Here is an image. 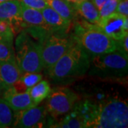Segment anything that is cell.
Returning a JSON list of instances; mask_svg holds the SVG:
<instances>
[{"mask_svg": "<svg viewBox=\"0 0 128 128\" xmlns=\"http://www.w3.org/2000/svg\"><path fill=\"white\" fill-rule=\"evenodd\" d=\"M90 59V76L103 79H121L127 76L128 54L122 50L95 56Z\"/></svg>", "mask_w": 128, "mask_h": 128, "instance_id": "5b68a950", "label": "cell"}, {"mask_svg": "<svg viewBox=\"0 0 128 128\" xmlns=\"http://www.w3.org/2000/svg\"><path fill=\"white\" fill-rule=\"evenodd\" d=\"M91 1L92 2V3L94 4V5L96 6V8L98 9V11H99L101 9V7L103 6V4L108 0H91Z\"/></svg>", "mask_w": 128, "mask_h": 128, "instance_id": "4316f807", "label": "cell"}, {"mask_svg": "<svg viewBox=\"0 0 128 128\" xmlns=\"http://www.w3.org/2000/svg\"><path fill=\"white\" fill-rule=\"evenodd\" d=\"M46 24L54 32H68L73 22L62 17L50 6L41 9Z\"/></svg>", "mask_w": 128, "mask_h": 128, "instance_id": "8fae6325", "label": "cell"}, {"mask_svg": "<svg viewBox=\"0 0 128 128\" xmlns=\"http://www.w3.org/2000/svg\"><path fill=\"white\" fill-rule=\"evenodd\" d=\"M0 60L16 61L13 44L6 41H0Z\"/></svg>", "mask_w": 128, "mask_h": 128, "instance_id": "44dd1931", "label": "cell"}, {"mask_svg": "<svg viewBox=\"0 0 128 128\" xmlns=\"http://www.w3.org/2000/svg\"><path fill=\"white\" fill-rule=\"evenodd\" d=\"M48 6L56 11L62 17L69 21H76L78 16L72 3L66 0H45Z\"/></svg>", "mask_w": 128, "mask_h": 128, "instance_id": "9a60e30c", "label": "cell"}, {"mask_svg": "<svg viewBox=\"0 0 128 128\" xmlns=\"http://www.w3.org/2000/svg\"><path fill=\"white\" fill-rule=\"evenodd\" d=\"M68 115L60 120L58 122H54L50 128H86L85 123L80 119L77 118L72 112H68Z\"/></svg>", "mask_w": 128, "mask_h": 128, "instance_id": "ffe728a7", "label": "cell"}, {"mask_svg": "<svg viewBox=\"0 0 128 128\" xmlns=\"http://www.w3.org/2000/svg\"><path fill=\"white\" fill-rule=\"evenodd\" d=\"M5 1H8V0H0V2H5Z\"/></svg>", "mask_w": 128, "mask_h": 128, "instance_id": "f546056e", "label": "cell"}, {"mask_svg": "<svg viewBox=\"0 0 128 128\" xmlns=\"http://www.w3.org/2000/svg\"><path fill=\"white\" fill-rule=\"evenodd\" d=\"M2 98L4 99L14 111L26 110L36 106L32 100L28 92H18L15 90L13 86L7 88L2 96Z\"/></svg>", "mask_w": 128, "mask_h": 128, "instance_id": "30bf717a", "label": "cell"}, {"mask_svg": "<svg viewBox=\"0 0 128 128\" xmlns=\"http://www.w3.org/2000/svg\"><path fill=\"white\" fill-rule=\"evenodd\" d=\"M21 18L20 0H8L0 2V20L12 22Z\"/></svg>", "mask_w": 128, "mask_h": 128, "instance_id": "2e32d148", "label": "cell"}, {"mask_svg": "<svg viewBox=\"0 0 128 128\" xmlns=\"http://www.w3.org/2000/svg\"><path fill=\"white\" fill-rule=\"evenodd\" d=\"M128 34H127L123 38H122L121 40H120V49L122 51L124 52L125 54L128 53Z\"/></svg>", "mask_w": 128, "mask_h": 128, "instance_id": "484cf974", "label": "cell"}, {"mask_svg": "<svg viewBox=\"0 0 128 128\" xmlns=\"http://www.w3.org/2000/svg\"><path fill=\"white\" fill-rule=\"evenodd\" d=\"M120 0H108L99 10L100 18H102L115 12L116 8Z\"/></svg>", "mask_w": 128, "mask_h": 128, "instance_id": "603a6c76", "label": "cell"}, {"mask_svg": "<svg viewBox=\"0 0 128 128\" xmlns=\"http://www.w3.org/2000/svg\"><path fill=\"white\" fill-rule=\"evenodd\" d=\"M14 112L4 98H0V128L12 127Z\"/></svg>", "mask_w": 128, "mask_h": 128, "instance_id": "d6986e66", "label": "cell"}, {"mask_svg": "<svg viewBox=\"0 0 128 128\" xmlns=\"http://www.w3.org/2000/svg\"><path fill=\"white\" fill-rule=\"evenodd\" d=\"M46 98V110L54 118L68 114L79 100L78 95L66 86L54 87Z\"/></svg>", "mask_w": 128, "mask_h": 128, "instance_id": "52a82bcc", "label": "cell"}, {"mask_svg": "<svg viewBox=\"0 0 128 128\" xmlns=\"http://www.w3.org/2000/svg\"><path fill=\"white\" fill-rule=\"evenodd\" d=\"M11 87V86H10ZM9 86H7L6 84H4V82H2L1 80H0V97H2V96L3 95V93L4 92V91L9 88Z\"/></svg>", "mask_w": 128, "mask_h": 128, "instance_id": "83f0119b", "label": "cell"}, {"mask_svg": "<svg viewBox=\"0 0 128 128\" xmlns=\"http://www.w3.org/2000/svg\"><path fill=\"white\" fill-rule=\"evenodd\" d=\"M15 49L16 61L22 75L24 73H40L44 69L42 43L25 29L16 37Z\"/></svg>", "mask_w": 128, "mask_h": 128, "instance_id": "3957f363", "label": "cell"}, {"mask_svg": "<svg viewBox=\"0 0 128 128\" xmlns=\"http://www.w3.org/2000/svg\"><path fill=\"white\" fill-rule=\"evenodd\" d=\"M76 44L72 34L68 32H52L42 44L44 68H48Z\"/></svg>", "mask_w": 128, "mask_h": 128, "instance_id": "8992f818", "label": "cell"}, {"mask_svg": "<svg viewBox=\"0 0 128 128\" xmlns=\"http://www.w3.org/2000/svg\"><path fill=\"white\" fill-rule=\"evenodd\" d=\"M105 34L116 41H120L128 34V18L117 12H113L100 18L97 24Z\"/></svg>", "mask_w": 128, "mask_h": 128, "instance_id": "9c48e42d", "label": "cell"}, {"mask_svg": "<svg viewBox=\"0 0 128 128\" xmlns=\"http://www.w3.org/2000/svg\"><path fill=\"white\" fill-rule=\"evenodd\" d=\"M0 36L3 41L13 44L14 33L9 21L0 20Z\"/></svg>", "mask_w": 128, "mask_h": 128, "instance_id": "7402d4cb", "label": "cell"}, {"mask_svg": "<svg viewBox=\"0 0 128 128\" xmlns=\"http://www.w3.org/2000/svg\"><path fill=\"white\" fill-rule=\"evenodd\" d=\"M14 118L12 128H32L46 127L48 112L45 106H35L28 109L14 111Z\"/></svg>", "mask_w": 128, "mask_h": 128, "instance_id": "ba28073f", "label": "cell"}, {"mask_svg": "<svg viewBox=\"0 0 128 128\" xmlns=\"http://www.w3.org/2000/svg\"><path fill=\"white\" fill-rule=\"evenodd\" d=\"M51 88L49 82L46 80H41L28 90L32 100L38 105L50 94Z\"/></svg>", "mask_w": 128, "mask_h": 128, "instance_id": "ac0fdd59", "label": "cell"}, {"mask_svg": "<svg viewBox=\"0 0 128 128\" xmlns=\"http://www.w3.org/2000/svg\"><path fill=\"white\" fill-rule=\"evenodd\" d=\"M21 18L22 28L28 26H41L46 24L41 10L26 6L21 2Z\"/></svg>", "mask_w": 128, "mask_h": 128, "instance_id": "5bb4252c", "label": "cell"}, {"mask_svg": "<svg viewBox=\"0 0 128 128\" xmlns=\"http://www.w3.org/2000/svg\"><path fill=\"white\" fill-rule=\"evenodd\" d=\"M21 76L16 61L0 60V80L7 86H12Z\"/></svg>", "mask_w": 128, "mask_h": 128, "instance_id": "4fadbf2b", "label": "cell"}, {"mask_svg": "<svg viewBox=\"0 0 128 128\" xmlns=\"http://www.w3.org/2000/svg\"><path fill=\"white\" fill-rule=\"evenodd\" d=\"M20 2L26 6L38 10L48 6V4L45 0H20Z\"/></svg>", "mask_w": 128, "mask_h": 128, "instance_id": "cb8c5ba5", "label": "cell"}, {"mask_svg": "<svg viewBox=\"0 0 128 128\" xmlns=\"http://www.w3.org/2000/svg\"><path fill=\"white\" fill-rule=\"evenodd\" d=\"M90 59L78 44H74L55 64L46 68V75L54 84H65L84 76L90 68Z\"/></svg>", "mask_w": 128, "mask_h": 128, "instance_id": "6da1fadb", "label": "cell"}, {"mask_svg": "<svg viewBox=\"0 0 128 128\" xmlns=\"http://www.w3.org/2000/svg\"><path fill=\"white\" fill-rule=\"evenodd\" d=\"M115 12L122 15L124 16H128V0H120L116 8Z\"/></svg>", "mask_w": 128, "mask_h": 128, "instance_id": "d4e9b609", "label": "cell"}, {"mask_svg": "<svg viewBox=\"0 0 128 128\" xmlns=\"http://www.w3.org/2000/svg\"><path fill=\"white\" fill-rule=\"evenodd\" d=\"M0 41H2V37L0 36Z\"/></svg>", "mask_w": 128, "mask_h": 128, "instance_id": "4dcf8cb0", "label": "cell"}, {"mask_svg": "<svg viewBox=\"0 0 128 128\" xmlns=\"http://www.w3.org/2000/svg\"><path fill=\"white\" fill-rule=\"evenodd\" d=\"M128 127L127 101L120 98H108L97 102L96 115L90 128H125Z\"/></svg>", "mask_w": 128, "mask_h": 128, "instance_id": "277c9868", "label": "cell"}, {"mask_svg": "<svg viewBox=\"0 0 128 128\" xmlns=\"http://www.w3.org/2000/svg\"><path fill=\"white\" fill-rule=\"evenodd\" d=\"M72 34L76 44L87 53L90 58L97 55L121 50L119 41L108 36L98 25L85 20H76Z\"/></svg>", "mask_w": 128, "mask_h": 128, "instance_id": "7a4b0ae2", "label": "cell"}, {"mask_svg": "<svg viewBox=\"0 0 128 128\" xmlns=\"http://www.w3.org/2000/svg\"><path fill=\"white\" fill-rule=\"evenodd\" d=\"M43 79L40 73H24L18 78L14 85L15 90L18 92L28 91V90Z\"/></svg>", "mask_w": 128, "mask_h": 128, "instance_id": "e0dca14e", "label": "cell"}, {"mask_svg": "<svg viewBox=\"0 0 128 128\" xmlns=\"http://www.w3.org/2000/svg\"><path fill=\"white\" fill-rule=\"evenodd\" d=\"M70 3H77V2H81V1H83V0H66Z\"/></svg>", "mask_w": 128, "mask_h": 128, "instance_id": "f1b7e54d", "label": "cell"}, {"mask_svg": "<svg viewBox=\"0 0 128 128\" xmlns=\"http://www.w3.org/2000/svg\"><path fill=\"white\" fill-rule=\"evenodd\" d=\"M78 16L88 22L98 24L100 21L99 11L91 0H83L77 3H72Z\"/></svg>", "mask_w": 128, "mask_h": 128, "instance_id": "7c38bea8", "label": "cell"}]
</instances>
